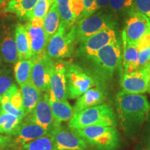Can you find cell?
I'll return each mask as SVG.
<instances>
[{"mask_svg":"<svg viewBox=\"0 0 150 150\" xmlns=\"http://www.w3.org/2000/svg\"><path fill=\"white\" fill-rule=\"evenodd\" d=\"M115 108L125 134L130 139L136 138L150 110L147 97L122 91L116 95Z\"/></svg>","mask_w":150,"mask_h":150,"instance_id":"cell-1","label":"cell"},{"mask_svg":"<svg viewBox=\"0 0 150 150\" xmlns=\"http://www.w3.org/2000/svg\"><path fill=\"white\" fill-rule=\"evenodd\" d=\"M106 101V94L102 88L96 86L87 91L81 96L78 97L73 110L74 113L93 106L104 104Z\"/></svg>","mask_w":150,"mask_h":150,"instance_id":"cell-18","label":"cell"},{"mask_svg":"<svg viewBox=\"0 0 150 150\" xmlns=\"http://www.w3.org/2000/svg\"><path fill=\"white\" fill-rule=\"evenodd\" d=\"M61 21L67 27H71L76 21L71 6V0H55Z\"/></svg>","mask_w":150,"mask_h":150,"instance_id":"cell-27","label":"cell"},{"mask_svg":"<svg viewBox=\"0 0 150 150\" xmlns=\"http://www.w3.org/2000/svg\"><path fill=\"white\" fill-rule=\"evenodd\" d=\"M24 120H22L20 125L11 135L13 145L22 146L49 133L46 129L33 122L29 120L25 117H24Z\"/></svg>","mask_w":150,"mask_h":150,"instance_id":"cell-17","label":"cell"},{"mask_svg":"<svg viewBox=\"0 0 150 150\" xmlns=\"http://www.w3.org/2000/svg\"><path fill=\"white\" fill-rule=\"evenodd\" d=\"M65 65L68 98L77 99L89 89L97 86L96 81L83 67L67 61Z\"/></svg>","mask_w":150,"mask_h":150,"instance_id":"cell-7","label":"cell"},{"mask_svg":"<svg viewBox=\"0 0 150 150\" xmlns=\"http://www.w3.org/2000/svg\"><path fill=\"white\" fill-rule=\"evenodd\" d=\"M33 65V60L32 59L20 60L16 63L14 76L17 83L20 86L31 81Z\"/></svg>","mask_w":150,"mask_h":150,"instance_id":"cell-24","label":"cell"},{"mask_svg":"<svg viewBox=\"0 0 150 150\" xmlns=\"http://www.w3.org/2000/svg\"><path fill=\"white\" fill-rule=\"evenodd\" d=\"M24 26L29 37L31 59H35L45 54L48 39L44 29L43 19L31 18L28 20Z\"/></svg>","mask_w":150,"mask_h":150,"instance_id":"cell-11","label":"cell"},{"mask_svg":"<svg viewBox=\"0 0 150 150\" xmlns=\"http://www.w3.org/2000/svg\"><path fill=\"white\" fill-rule=\"evenodd\" d=\"M122 41L123 45V52L122 54L123 74L131 73L139 70L138 51L136 45L127 42L123 39H122Z\"/></svg>","mask_w":150,"mask_h":150,"instance_id":"cell-21","label":"cell"},{"mask_svg":"<svg viewBox=\"0 0 150 150\" xmlns=\"http://www.w3.org/2000/svg\"><path fill=\"white\" fill-rule=\"evenodd\" d=\"M65 72V61H54L50 76V89L47 93L49 96L57 100H67L68 98Z\"/></svg>","mask_w":150,"mask_h":150,"instance_id":"cell-15","label":"cell"},{"mask_svg":"<svg viewBox=\"0 0 150 150\" xmlns=\"http://www.w3.org/2000/svg\"><path fill=\"white\" fill-rule=\"evenodd\" d=\"M119 38L117 36L115 29H105L79 43V46L76 52V56L81 58L82 61H85L95 56L101 49L115 42Z\"/></svg>","mask_w":150,"mask_h":150,"instance_id":"cell-8","label":"cell"},{"mask_svg":"<svg viewBox=\"0 0 150 150\" xmlns=\"http://www.w3.org/2000/svg\"><path fill=\"white\" fill-rule=\"evenodd\" d=\"M21 150H56L53 137L50 133L31 140L20 147Z\"/></svg>","mask_w":150,"mask_h":150,"instance_id":"cell-26","label":"cell"},{"mask_svg":"<svg viewBox=\"0 0 150 150\" xmlns=\"http://www.w3.org/2000/svg\"><path fill=\"white\" fill-rule=\"evenodd\" d=\"M15 41L18 54V61L31 59V52L27 31L24 24L15 25Z\"/></svg>","mask_w":150,"mask_h":150,"instance_id":"cell-22","label":"cell"},{"mask_svg":"<svg viewBox=\"0 0 150 150\" xmlns=\"http://www.w3.org/2000/svg\"><path fill=\"white\" fill-rule=\"evenodd\" d=\"M22 120L12 114L2 112L0 114V134L11 136L22 122Z\"/></svg>","mask_w":150,"mask_h":150,"instance_id":"cell-28","label":"cell"},{"mask_svg":"<svg viewBox=\"0 0 150 150\" xmlns=\"http://www.w3.org/2000/svg\"><path fill=\"white\" fill-rule=\"evenodd\" d=\"M135 45H136L138 50L146 47L150 46V31L146 33L142 38H140Z\"/></svg>","mask_w":150,"mask_h":150,"instance_id":"cell-39","label":"cell"},{"mask_svg":"<svg viewBox=\"0 0 150 150\" xmlns=\"http://www.w3.org/2000/svg\"><path fill=\"white\" fill-rule=\"evenodd\" d=\"M3 112V110H2V108H1V105H0V114L1 113V112Z\"/></svg>","mask_w":150,"mask_h":150,"instance_id":"cell-42","label":"cell"},{"mask_svg":"<svg viewBox=\"0 0 150 150\" xmlns=\"http://www.w3.org/2000/svg\"><path fill=\"white\" fill-rule=\"evenodd\" d=\"M87 64L86 70L94 79L97 86L106 83L112 79L117 70L122 67V42L118 39L101 49L93 57L83 61Z\"/></svg>","mask_w":150,"mask_h":150,"instance_id":"cell-2","label":"cell"},{"mask_svg":"<svg viewBox=\"0 0 150 150\" xmlns=\"http://www.w3.org/2000/svg\"><path fill=\"white\" fill-rule=\"evenodd\" d=\"M139 68L150 67V46L138 50Z\"/></svg>","mask_w":150,"mask_h":150,"instance_id":"cell-34","label":"cell"},{"mask_svg":"<svg viewBox=\"0 0 150 150\" xmlns=\"http://www.w3.org/2000/svg\"><path fill=\"white\" fill-rule=\"evenodd\" d=\"M0 60H1V56H0Z\"/></svg>","mask_w":150,"mask_h":150,"instance_id":"cell-44","label":"cell"},{"mask_svg":"<svg viewBox=\"0 0 150 150\" xmlns=\"http://www.w3.org/2000/svg\"><path fill=\"white\" fill-rule=\"evenodd\" d=\"M135 9L133 0H110L107 11L117 18L120 16H127Z\"/></svg>","mask_w":150,"mask_h":150,"instance_id":"cell-29","label":"cell"},{"mask_svg":"<svg viewBox=\"0 0 150 150\" xmlns=\"http://www.w3.org/2000/svg\"><path fill=\"white\" fill-rule=\"evenodd\" d=\"M0 105H1L3 112L12 114V115H16L17 117L22 118V119H24V117H25V114H24L23 110H19L15 108L9 101H4V102H1Z\"/></svg>","mask_w":150,"mask_h":150,"instance_id":"cell-35","label":"cell"},{"mask_svg":"<svg viewBox=\"0 0 150 150\" xmlns=\"http://www.w3.org/2000/svg\"><path fill=\"white\" fill-rule=\"evenodd\" d=\"M73 130L97 150H117L120 146V137L116 127L89 126Z\"/></svg>","mask_w":150,"mask_h":150,"instance_id":"cell-4","label":"cell"},{"mask_svg":"<svg viewBox=\"0 0 150 150\" xmlns=\"http://www.w3.org/2000/svg\"><path fill=\"white\" fill-rule=\"evenodd\" d=\"M68 125L72 129L89 126L116 127L117 119L112 106L104 103L74 113Z\"/></svg>","mask_w":150,"mask_h":150,"instance_id":"cell-3","label":"cell"},{"mask_svg":"<svg viewBox=\"0 0 150 150\" xmlns=\"http://www.w3.org/2000/svg\"><path fill=\"white\" fill-rule=\"evenodd\" d=\"M0 56L4 61L16 64L18 61V54L15 41V26L11 24H0Z\"/></svg>","mask_w":150,"mask_h":150,"instance_id":"cell-16","label":"cell"},{"mask_svg":"<svg viewBox=\"0 0 150 150\" xmlns=\"http://www.w3.org/2000/svg\"><path fill=\"white\" fill-rule=\"evenodd\" d=\"M83 3H84V6H85V10H84V11H85L87 10V9L89 7L92 5V4H93L94 0H83ZM84 11H83V12H84Z\"/></svg>","mask_w":150,"mask_h":150,"instance_id":"cell-40","label":"cell"},{"mask_svg":"<svg viewBox=\"0 0 150 150\" xmlns=\"http://www.w3.org/2000/svg\"><path fill=\"white\" fill-rule=\"evenodd\" d=\"M38 1V0H7L4 3L2 11L5 13L15 14L20 20L28 21Z\"/></svg>","mask_w":150,"mask_h":150,"instance_id":"cell-19","label":"cell"},{"mask_svg":"<svg viewBox=\"0 0 150 150\" xmlns=\"http://www.w3.org/2000/svg\"><path fill=\"white\" fill-rule=\"evenodd\" d=\"M137 11L148 17L150 20V0H133Z\"/></svg>","mask_w":150,"mask_h":150,"instance_id":"cell-36","label":"cell"},{"mask_svg":"<svg viewBox=\"0 0 150 150\" xmlns=\"http://www.w3.org/2000/svg\"><path fill=\"white\" fill-rule=\"evenodd\" d=\"M109 1L110 0H94L91 6L79 17L76 22L80 21L82 19L91 16V15L95 13L97 11L104 10V9L107 8Z\"/></svg>","mask_w":150,"mask_h":150,"instance_id":"cell-33","label":"cell"},{"mask_svg":"<svg viewBox=\"0 0 150 150\" xmlns=\"http://www.w3.org/2000/svg\"><path fill=\"white\" fill-rule=\"evenodd\" d=\"M20 92L22 97L23 110L26 116L35 107L42 94L31 81L20 86Z\"/></svg>","mask_w":150,"mask_h":150,"instance_id":"cell-20","label":"cell"},{"mask_svg":"<svg viewBox=\"0 0 150 150\" xmlns=\"http://www.w3.org/2000/svg\"><path fill=\"white\" fill-rule=\"evenodd\" d=\"M138 136L135 150H150V110Z\"/></svg>","mask_w":150,"mask_h":150,"instance_id":"cell-30","label":"cell"},{"mask_svg":"<svg viewBox=\"0 0 150 150\" xmlns=\"http://www.w3.org/2000/svg\"><path fill=\"white\" fill-rule=\"evenodd\" d=\"M148 92H149V93L150 94V82H149V88H148Z\"/></svg>","mask_w":150,"mask_h":150,"instance_id":"cell-43","label":"cell"},{"mask_svg":"<svg viewBox=\"0 0 150 150\" xmlns=\"http://www.w3.org/2000/svg\"><path fill=\"white\" fill-rule=\"evenodd\" d=\"M6 1H7V0H0V6L3 5L4 4Z\"/></svg>","mask_w":150,"mask_h":150,"instance_id":"cell-41","label":"cell"},{"mask_svg":"<svg viewBox=\"0 0 150 150\" xmlns=\"http://www.w3.org/2000/svg\"><path fill=\"white\" fill-rule=\"evenodd\" d=\"M60 23H61V18H60L59 13L56 8V3L54 1L47 13L43 18L44 29L48 40L57 31Z\"/></svg>","mask_w":150,"mask_h":150,"instance_id":"cell-25","label":"cell"},{"mask_svg":"<svg viewBox=\"0 0 150 150\" xmlns=\"http://www.w3.org/2000/svg\"><path fill=\"white\" fill-rule=\"evenodd\" d=\"M24 117L42 127L49 133L57 124L60 123L54 119L49 103V95L47 93L42 94L35 107Z\"/></svg>","mask_w":150,"mask_h":150,"instance_id":"cell-14","label":"cell"},{"mask_svg":"<svg viewBox=\"0 0 150 150\" xmlns=\"http://www.w3.org/2000/svg\"><path fill=\"white\" fill-rule=\"evenodd\" d=\"M49 103L54 119L58 122L70 121L74 115L73 107L67 100H57L49 96Z\"/></svg>","mask_w":150,"mask_h":150,"instance_id":"cell-23","label":"cell"},{"mask_svg":"<svg viewBox=\"0 0 150 150\" xmlns=\"http://www.w3.org/2000/svg\"><path fill=\"white\" fill-rule=\"evenodd\" d=\"M75 26L76 40L81 43L105 29H115L117 26V18L108 11L102 10L76 22Z\"/></svg>","mask_w":150,"mask_h":150,"instance_id":"cell-6","label":"cell"},{"mask_svg":"<svg viewBox=\"0 0 150 150\" xmlns=\"http://www.w3.org/2000/svg\"><path fill=\"white\" fill-rule=\"evenodd\" d=\"M32 59L33 65L31 81L41 92L48 93L50 89V76L54 60L48 57L45 54Z\"/></svg>","mask_w":150,"mask_h":150,"instance_id":"cell-12","label":"cell"},{"mask_svg":"<svg viewBox=\"0 0 150 150\" xmlns=\"http://www.w3.org/2000/svg\"><path fill=\"white\" fill-rule=\"evenodd\" d=\"M76 43L75 24L68 27L61 21L57 31L49 39L45 54L52 60L70 58L74 53Z\"/></svg>","mask_w":150,"mask_h":150,"instance_id":"cell-5","label":"cell"},{"mask_svg":"<svg viewBox=\"0 0 150 150\" xmlns=\"http://www.w3.org/2000/svg\"><path fill=\"white\" fill-rule=\"evenodd\" d=\"M150 82V67L121 76L122 91L132 94H143L148 91Z\"/></svg>","mask_w":150,"mask_h":150,"instance_id":"cell-13","label":"cell"},{"mask_svg":"<svg viewBox=\"0 0 150 150\" xmlns=\"http://www.w3.org/2000/svg\"><path fill=\"white\" fill-rule=\"evenodd\" d=\"M56 150H89L88 144L73 129L59 123L50 131Z\"/></svg>","mask_w":150,"mask_h":150,"instance_id":"cell-10","label":"cell"},{"mask_svg":"<svg viewBox=\"0 0 150 150\" xmlns=\"http://www.w3.org/2000/svg\"><path fill=\"white\" fill-rule=\"evenodd\" d=\"M55 0H38L32 10L30 19L33 18H44Z\"/></svg>","mask_w":150,"mask_h":150,"instance_id":"cell-32","label":"cell"},{"mask_svg":"<svg viewBox=\"0 0 150 150\" xmlns=\"http://www.w3.org/2000/svg\"><path fill=\"white\" fill-rule=\"evenodd\" d=\"M12 70L6 66L0 67V97L13 84Z\"/></svg>","mask_w":150,"mask_h":150,"instance_id":"cell-31","label":"cell"},{"mask_svg":"<svg viewBox=\"0 0 150 150\" xmlns=\"http://www.w3.org/2000/svg\"><path fill=\"white\" fill-rule=\"evenodd\" d=\"M149 31V18L135 8L127 15L122 39L131 44H136Z\"/></svg>","mask_w":150,"mask_h":150,"instance_id":"cell-9","label":"cell"},{"mask_svg":"<svg viewBox=\"0 0 150 150\" xmlns=\"http://www.w3.org/2000/svg\"><path fill=\"white\" fill-rule=\"evenodd\" d=\"M13 145V138L11 136L0 134V150H4L8 146Z\"/></svg>","mask_w":150,"mask_h":150,"instance_id":"cell-38","label":"cell"},{"mask_svg":"<svg viewBox=\"0 0 150 150\" xmlns=\"http://www.w3.org/2000/svg\"><path fill=\"white\" fill-rule=\"evenodd\" d=\"M71 6L74 16L76 20L85 10L83 0H71Z\"/></svg>","mask_w":150,"mask_h":150,"instance_id":"cell-37","label":"cell"}]
</instances>
